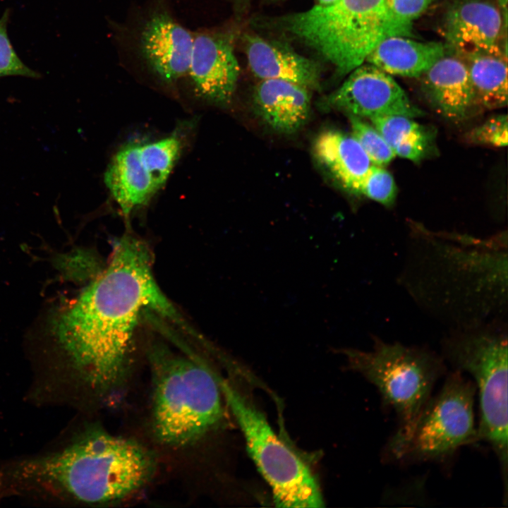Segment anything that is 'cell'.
Here are the masks:
<instances>
[{"label":"cell","mask_w":508,"mask_h":508,"mask_svg":"<svg viewBox=\"0 0 508 508\" xmlns=\"http://www.w3.org/2000/svg\"><path fill=\"white\" fill-rule=\"evenodd\" d=\"M442 356L454 370L468 373L479 392L478 440L488 442L501 468L507 495V327L496 322L452 330L442 341Z\"/></svg>","instance_id":"cell-6"},{"label":"cell","mask_w":508,"mask_h":508,"mask_svg":"<svg viewBox=\"0 0 508 508\" xmlns=\"http://www.w3.org/2000/svg\"><path fill=\"white\" fill-rule=\"evenodd\" d=\"M181 151V140L176 135L140 144L141 161L159 189L167 181Z\"/></svg>","instance_id":"cell-22"},{"label":"cell","mask_w":508,"mask_h":508,"mask_svg":"<svg viewBox=\"0 0 508 508\" xmlns=\"http://www.w3.org/2000/svg\"><path fill=\"white\" fill-rule=\"evenodd\" d=\"M370 120L397 156L418 162L428 157L434 147L432 131L413 118L388 115Z\"/></svg>","instance_id":"cell-21"},{"label":"cell","mask_w":508,"mask_h":508,"mask_svg":"<svg viewBox=\"0 0 508 508\" xmlns=\"http://www.w3.org/2000/svg\"><path fill=\"white\" fill-rule=\"evenodd\" d=\"M289 33L346 74L363 64L372 50L390 36L412 37L389 15L385 0H339L282 19Z\"/></svg>","instance_id":"cell-5"},{"label":"cell","mask_w":508,"mask_h":508,"mask_svg":"<svg viewBox=\"0 0 508 508\" xmlns=\"http://www.w3.org/2000/svg\"><path fill=\"white\" fill-rule=\"evenodd\" d=\"M373 349H344L350 369L378 389L384 404L397 413L400 425L411 421L430 397L437 380L446 373L442 356L423 346L386 342L372 336Z\"/></svg>","instance_id":"cell-8"},{"label":"cell","mask_w":508,"mask_h":508,"mask_svg":"<svg viewBox=\"0 0 508 508\" xmlns=\"http://www.w3.org/2000/svg\"><path fill=\"white\" fill-rule=\"evenodd\" d=\"M194 36L164 13L152 16L141 34L142 54L163 81H176L188 71Z\"/></svg>","instance_id":"cell-13"},{"label":"cell","mask_w":508,"mask_h":508,"mask_svg":"<svg viewBox=\"0 0 508 508\" xmlns=\"http://www.w3.org/2000/svg\"><path fill=\"white\" fill-rule=\"evenodd\" d=\"M159 468L156 454L141 438L90 423L61 449L21 462L12 474L62 499L112 507L142 497Z\"/></svg>","instance_id":"cell-4"},{"label":"cell","mask_w":508,"mask_h":508,"mask_svg":"<svg viewBox=\"0 0 508 508\" xmlns=\"http://www.w3.org/2000/svg\"><path fill=\"white\" fill-rule=\"evenodd\" d=\"M146 356L150 385L143 441L160 466L198 483L206 444L224 419L219 376L200 356H181L164 344L150 345Z\"/></svg>","instance_id":"cell-3"},{"label":"cell","mask_w":508,"mask_h":508,"mask_svg":"<svg viewBox=\"0 0 508 508\" xmlns=\"http://www.w3.org/2000/svg\"><path fill=\"white\" fill-rule=\"evenodd\" d=\"M352 136L368 155L371 164L384 167L396 156L380 132L361 118L349 115Z\"/></svg>","instance_id":"cell-23"},{"label":"cell","mask_w":508,"mask_h":508,"mask_svg":"<svg viewBox=\"0 0 508 508\" xmlns=\"http://www.w3.org/2000/svg\"><path fill=\"white\" fill-rule=\"evenodd\" d=\"M222 395L241 430L248 452L270 486L278 507L325 506L320 486L304 462L280 440L263 413L219 377Z\"/></svg>","instance_id":"cell-9"},{"label":"cell","mask_w":508,"mask_h":508,"mask_svg":"<svg viewBox=\"0 0 508 508\" xmlns=\"http://www.w3.org/2000/svg\"><path fill=\"white\" fill-rule=\"evenodd\" d=\"M408 243L399 282L425 310L467 329L503 321L507 308V238L421 230Z\"/></svg>","instance_id":"cell-2"},{"label":"cell","mask_w":508,"mask_h":508,"mask_svg":"<svg viewBox=\"0 0 508 508\" xmlns=\"http://www.w3.org/2000/svg\"><path fill=\"white\" fill-rule=\"evenodd\" d=\"M459 56H463L467 66L478 109L491 110L507 106V59L487 54Z\"/></svg>","instance_id":"cell-20"},{"label":"cell","mask_w":508,"mask_h":508,"mask_svg":"<svg viewBox=\"0 0 508 508\" xmlns=\"http://www.w3.org/2000/svg\"><path fill=\"white\" fill-rule=\"evenodd\" d=\"M246 52L250 70L262 80H284L308 89L318 86V65L294 52L258 36H247Z\"/></svg>","instance_id":"cell-16"},{"label":"cell","mask_w":508,"mask_h":508,"mask_svg":"<svg viewBox=\"0 0 508 508\" xmlns=\"http://www.w3.org/2000/svg\"><path fill=\"white\" fill-rule=\"evenodd\" d=\"M504 21L501 11L488 0H456L447 8L442 33L459 56L487 54L507 59L500 41Z\"/></svg>","instance_id":"cell-11"},{"label":"cell","mask_w":508,"mask_h":508,"mask_svg":"<svg viewBox=\"0 0 508 508\" xmlns=\"http://www.w3.org/2000/svg\"><path fill=\"white\" fill-rule=\"evenodd\" d=\"M314 149L321 163L352 192L372 164L358 141L340 131L322 133L316 139Z\"/></svg>","instance_id":"cell-19"},{"label":"cell","mask_w":508,"mask_h":508,"mask_svg":"<svg viewBox=\"0 0 508 508\" xmlns=\"http://www.w3.org/2000/svg\"><path fill=\"white\" fill-rule=\"evenodd\" d=\"M10 11H5L0 18V77L20 75L38 78L40 74L26 66L16 53L8 35Z\"/></svg>","instance_id":"cell-25"},{"label":"cell","mask_w":508,"mask_h":508,"mask_svg":"<svg viewBox=\"0 0 508 508\" xmlns=\"http://www.w3.org/2000/svg\"><path fill=\"white\" fill-rule=\"evenodd\" d=\"M139 145L131 143L119 150L104 174L105 184L125 215L145 204L158 190L141 161Z\"/></svg>","instance_id":"cell-17"},{"label":"cell","mask_w":508,"mask_h":508,"mask_svg":"<svg viewBox=\"0 0 508 508\" xmlns=\"http://www.w3.org/2000/svg\"><path fill=\"white\" fill-rule=\"evenodd\" d=\"M339 0H318L319 5H329L337 2Z\"/></svg>","instance_id":"cell-28"},{"label":"cell","mask_w":508,"mask_h":508,"mask_svg":"<svg viewBox=\"0 0 508 508\" xmlns=\"http://www.w3.org/2000/svg\"><path fill=\"white\" fill-rule=\"evenodd\" d=\"M348 78L328 99L329 105L358 118L388 115L411 118L423 116L391 75L368 64L350 72Z\"/></svg>","instance_id":"cell-10"},{"label":"cell","mask_w":508,"mask_h":508,"mask_svg":"<svg viewBox=\"0 0 508 508\" xmlns=\"http://www.w3.org/2000/svg\"><path fill=\"white\" fill-rule=\"evenodd\" d=\"M188 73L200 96L215 103L229 102L239 75L231 41L213 34L195 36Z\"/></svg>","instance_id":"cell-12"},{"label":"cell","mask_w":508,"mask_h":508,"mask_svg":"<svg viewBox=\"0 0 508 508\" xmlns=\"http://www.w3.org/2000/svg\"><path fill=\"white\" fill-rule=\"evenodd\" d=\"M435 0H385L391 17L401 26L412 32L413 20L420 17Z\"/></svg>","instance_id":"cell-27"},{"label":"cell","mask_w":508,"mask_h":508,"mask_svg":"<svg viewBox=\"0 0 508 508\" xmlns=\"http://www.w3.org/2000/svg\"><path fill=\"white\" fill-rule=\"evenodd\" d=\"M145 243L125 234L107 265L54 316L51 332L76 378L100 409L124 402L135 380L134 332L150 309L182 324L159 288Z\"/></svg>","instance_id":"cell-1"},{"label":"cell","mask_w":508,"mask_h":508,"mask_svg":"<svg viewBox=\"0 0 508 508\" xmlns=\"http://www.w3.org/2000/svg\"><path fill=\"white\" fill-rule=\"evenodd\" d=\"M445 54L446 46L441 42L396 35L382 40L365 61L389 75L419 78Z\"/></svg>","instance_id":"cell-18"},{"label":"cell","mask_w":508,"mask_h":508,"mask_svg":"<svg viewBox=\"0 0 508 508\" xmlns=\"http://www.w3.org/2000/svg\"><path fill=\"white\" fill-rule=\"evenodd\" d=\"M421 77L430 103L446 119L461 121L478 109L467 66L459 56L445 54Z\"/></svg>","instance_id":"cell-14"},{"label":"cell","mask_w":508,"mask_h":508,"mask_svg":"<svg viewBox=\"0 0 508 508\" xmlns=\"http://www.w3.org/2000/svg\"><path fill=\"white\" fill-rule=\"evenodd\" d=\"M255 103L267 124L286 134L305 124L310 109L307 87L279 79L262 80L255 89Z\"/></svg>","instance_id":"cell-15"},{"label":"cell","mask_w":508,"mask_h":508,"mask_svg":"<svg viewBox=\"0 0 508 508\" xmlns=\"http://www.w3.org/2000/svg\"><path fill=\"white\" fill-rule=\"evenodd\" d=\"M469 143L503 147L507 145V116L498 115L485 121L466 135Z\"/></svg>","instance_id":"cell-26"},{"label":"cell","mask_w":508,"mask_h":508,"mask_svg":"<svg viewBox=\"0 0 508 508\" xmlns=\"http://www.w3.org/2000/svg\"><path fill=\"white\" fill-rule=\"evenodd\" d=\"M353 192L389 207L395 200L397 186L392 176L384 167L371 164Z\"/></svg>","instance_id":"cell-24"},{"label":"cell","mask_w":508,"mask_h":508,"mask_svg":"<svg viewBox=\"0 0 508 508\" xmlns=\"http://www.w3.org/2000/svg\"><path fill=\"white\" fill-rule=\"evenodd\" d=\"M475 385L453 370L440 391L387 443L385 461L406 464L442 460L478 440L474 421Z\"/></svg>","instance_id":"cell-7"}]
</instances>
